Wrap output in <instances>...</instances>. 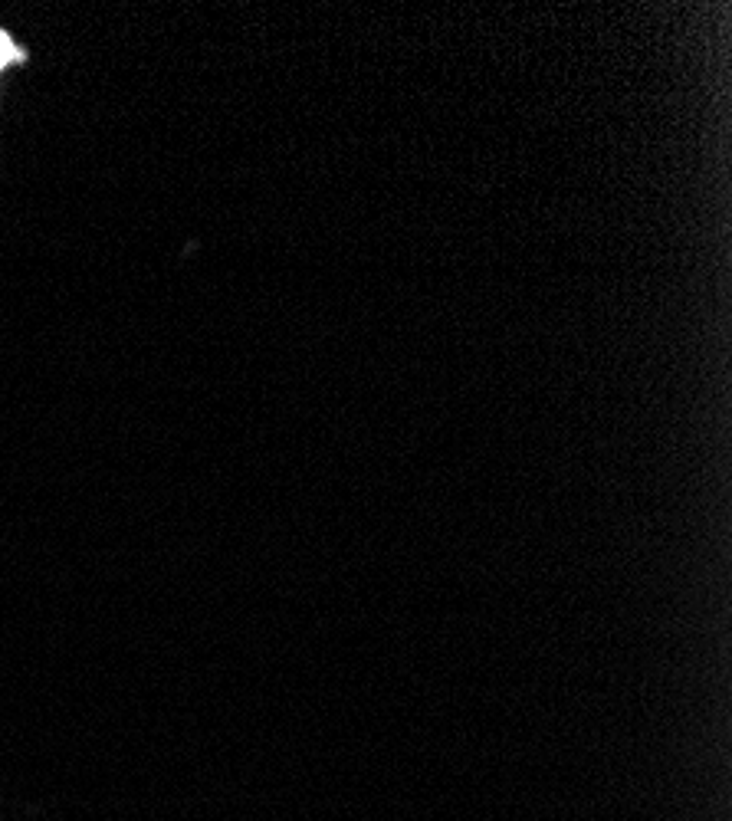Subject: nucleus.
<instances>
[{
    "instance_id": "nucleus-1",
    "label": "nucleus",
    "mask_w": 732,
    "mask_h": 821,
    "mask_svg": "<svg viewBox=\"0 0 732 821\" xmlns=\"http://www.w3.org/2000/svg\"><path fill=\"white\" fill-rule=\"evenodd\" d=\"M14 56H17V50H14V46H10L7 33H0V66L10 63V60H14Z\"/></svg>"
}]
</instances>
